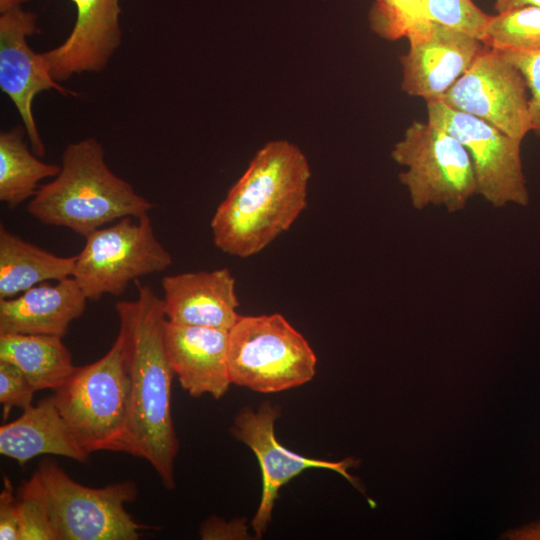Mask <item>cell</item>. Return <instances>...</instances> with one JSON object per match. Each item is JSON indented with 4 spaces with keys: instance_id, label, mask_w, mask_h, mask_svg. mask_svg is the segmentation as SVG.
Here are the masks:
<instances>
[{
    "instance_id": "obj_5",
    "label": "cell",
    "mask_w": 540,
    "mask_h": 540,
    "mask_svg": "<svg viewBox=\"0 0 540 540\" xmlns=\"http://www.w3.org/2000/svg\"><path fill=\"white\" fill-rule=\"evenodd\" d=\"M316 364L308 341L281 314L240 316L229 330L232 384L260 393L281 392L312 380Z\"/></svg>"
},
{
    "instance_id": "obj_23",
    "label": "cell",
    "mask_w": 540,
    "mask_h": 540,
    "mask_svg": "<svg viewBox=\"0 0 540 540\" xmlns=\"http://www.w3.org/2000/svg\"><path fill=\"white\" fill-rule=\"evenodd\" d=\"M20 540H56L41 476L36 470L18 489Z\"/></svg>"
},
{
    "instance_id": "obj_17",
    "label": "cell",
    "mask_w": 540,
    "mask_h": 540,
    "mask_svg": "<svg viewBox=\"0 0 540 540\" xmlns=\"http://www.w3.org/2000/svg\"><path fill=\"white\" fill-rule=\"evenodd\" d=\"M87 297L73 277L40 283L0 300V335L35 334L64 337L86 309Z\"/></svg>"
},
{
    "instance_id": "obj_31",
    "label": "cell",
    "mask_w": 540,
    "mask_h": 540,
    "mask_svg": "<svg viewBox=\"0 0 540 540\" xmlns=\"http://www.w3.org/2000/svg\"><path fill=\"white\" fill-rule=\"evenodd\" d=\"M29 0H0V13L21 7V4Z\"/></svg>"
},
{
    "instance_id": "obj_6",
    "label": "cell",
    "mask_w": 540,
    "mask_h": 540,
    "mask_svg": "<svg viewBox=\"0 0 540 540\" xmlns=\"http://www.w3.org/2000/svg\"><path fill=\"white\" fill-rule=\"evenodd\" d=\"M391 158L405 167L398 179L407 189L414 209L435 206L455 213L476 195L467 150L451 134L428 121L412 122L394 144Z\"/></svg>"
},
{
    "instance_id": "obj_14",
    "label": "cell",
    "mask_w": 540,
    "mask_h": 540,
    "mask_svg": "<svg viewBox=\"0 0 540 540\" xmlns=\"http://www.w3.org/2000/svg\"><path fill=\"white\" fill-rule=\"evenodd\" d=\"M76 21L57 47L40 53L50 76L57 82L75 74L100 72L121 44L119 0H71Z\"/></svg>"
},
{
    "instance_id": "obj_12",
    "label": "cell",
    "mask_w": 540,
    "mask_h": 540,
    "mask_svg": "<svg viewBox=\"0 0 540 540\" xmlns=\"http://www.w3.org/2000/svg\"><path fill=\"white\" fill-rule=\"evenodd\" d=\"M37 14L17 7L0 16V89L16 107L35 155L42 158L46 148L32 112L36 95L56 90L62 95L77 93L61 86L47 71L40 53L27 39L39 31Z\"/></svg>"
},
{
    "instance_id": "obj_8",
    "label": "cell",
    "mask_w": 540,
    "mask_h": 540,
    "mask_svg": "<svg viewBox=\"0 0 540 540\" xmlns=\"http://www.w3.org/2000/svg\"><path fill=\"white\" fill-rule=\"evenodd\" d=\"M124 217L85 237L76 255L72 277L88 300L121 295L131 281L159 273L172 264L169 251L157 239L148 213Z\"/></svg>"
},
{
    "instance_id": "obj_9",
    "label": "cell",
    "mask_w": 540,
    "mask_h": 540,
    "mask_svg": "<svg viewBox=\"0 0 540 540\" xmlns=\"http://www.w3.org/2000/svg\"><path fill=\"white\" fill-rule=\"evenodd\" d=\"M428 122L455 137L471 159L476 194L495 208L527 206L529 191L521 158L522 141L440 100L428 101Z\"/></svg>"
},
{
    "instance_id": "obj_28",
    "label": "cell",
    "mask_w": 540,
    "mask_h": 540,
    "mask_svg": "<svg viewBox=\"0 0 540 540\" xmlns=\"http://www.w3.org/2000/svg\"><path fill=\"white\" fill-rule=\"evenodd\" d=\"M21 521L18 498L11 480L4 476L0 493V539L20 540Z\"/></svg>"
},
{
    "instance_id": "obj_11",
    "label": "cell",
    "mask_w": 540,
    "mask_h": 540,
    "mask_svg": "<svg viewBox=\"0 0 540 540\" xmlns=\"http://www.w3.org/2000/svg\"><path fill=\"white\" fill-rule=\"evenodd\" d=\"M279 415V408L269 402L263 403L257 411L246 407L235 417L231 429L233 435L255 453L261 468V501L251 522L257 537L263 535L271 521L281 487L307 469L332 470L366 495L359 478L347 472L348 468L360 465L359 459L348 457L329 461L305 457L289 450L275 436L274 424Z\"/></svg>"
},
{
    "instance_id": "obj_4",
    "label": "cell",
    "mask_w": 540,
    "mask_h": 540,
    "mask_svg": "<svg viewBox=\"0 0 540 540\" xmlns=\"http://www.w3.org/2000/svg\"><path fill=\"white\" fill-rule=\"evenodd\" d=\"M53 395L77 443L87 452H124L129 379L121 340L97 361L76 367Z\"/></svg>"
},
{
    "instance_id": "obj_27",
    "label": "cell",
    "mask_w": 540,
    "mask_h": 540,
    "mask_svg": "<svg viewBox=\"0 0 540 540\" xmlns=\"http://www.w3.org/2000/svg\"><path fill=\"white\" fill-rule=\"evenodd\" d=\"M502 53L521 72L526 81L529 91L531 132L540 137V50Z\"/></svg>"
},
{
    "instance_id": "obj_24",
    "label": "cell",
    "mask_w": 540,
    "mask_h": 540,
    "mask_svg": "<svg viewBox=\"0 0 540 540\" xmlns=\"http://www.w3.org/2000/svg\"><path fill=\"white\" fill-rule=\"evenodd\" d=\"M368 18L371 30L389 41L407 38L426 19L423 0H375Z\"/></svg>"
},
{
    "instance_id": "obj_21",
    "label": "cell",
    "mask_w": 540,
    "mask_h": 540,
    "mask_svg": "<svg viewBox=\"0 0 540 540\" xmlns=\"http://www.w3.org/2000/svg\"><path fill=\"white\" fill-rule=\"evenodd\" d=\"M25 133L23 124L0 133V200L9 208L31 199L38 183L55 177L61 168L33 155L24 141Z\"/></svg>"
},
{
    "instance_id": "obj_7",
    "label": "cell",
    "mask_w": 540,
    "mask_h": 540,
    "mask_svg": "<svg viewBox=\"0 0 540 540\" xmlns=\"http://www.w3.org/2000/svg\"><path fill=\"white\" fill-rule=\"evenodd\" d=\"M37 470L47 492L56 540H136L142 530L150 529L125 509L137 496L134 482L88 487L51 458L41 461Z\"/></svg>"
},
{
    "instance_id": "obj_16",
    "label": "cell",
    "mask_w": 540,
    "mask_h": 540,
    "mask_svg": "<svg viewBox=\"0 0 540 540\" xmlns=\"http://www.w3.org/2000/svg\"><path fill=\"white\" fill-rule=\"evenodd\" d=\"M161 284L170 322L230 330L241 316L235 279L227 268L167 275Z\"/></svg>"
},
{
    "instance_id": "obj_29",
    "label": "cell",
    "mask_w": 540,
    "mask_h": 540,
    "mask_svg": "<svg viewBox=\"0 0 540 540\" xmlns=\"http://www.w3.org/2000/svg\"><path fill=\"white\" fill-rule=\"evenodd\" d=\"M503 538L520 540H540V521L529 524L520 529L509 530L503 535Z\"/></svg>"
},
{
    "instance_id": "obj_25",
    "label": "cell",
    "mask_w": 540,
    "mask_h": 540,
    "mask_svg": "<svg viewBox=\"0 0 540 540\" xmlns=\"http://www.w3.org/2000/svg\"><path fill=\"white\" fill-rule=\"evenodd\" d=\"M424 16L482 41L490 15L472 0H423Z\"/></svg>"
},
{
    "instance_id": "obj_3",
    "label": "cell",
    "mask_w": 540,
    "mask_h": 540,
    "mask_svg": "<svg viewBox=\"0 0 540 540\" xmlns=\"http://www.w3.org/2000/svg\"><path fill=\"white\" fill-rule=\"evenodd\" d=\"M104 156L96 138L69 143L60 172L38 187L28 213L42 224L65 227L83 237L106 223L149 213L154 205L117 176Z\"/></svg>"
},
{
    "instance_id": "obj_15",
    "label": "cell",
    "mask_w": 540,
    "mask_h": 540,
    "mask_svg": "<svg viewBox=\"0 0 540 540\" xmlns=\"http://www.w3.org/2000/svg\"><path fill=\"white\" fill-rule=\"evenodd\" d=\"M164 340L172 370L189 395L219 399L228 391L229 330L167 320Z\"/></svg>"
},
{
    "instance_id": "obj_1",
    "label": "cell",
    "mask_w": 540,
    "mask_h": 540,
    "mask_svg": "<svg viewBox=\"0 0 540 540\" xmlns=\"http://www.w3.org/2000/svg\"><path fill=\"white\" fill-rule=\"evenodd\" d=\"M138 296L118 301V338L129 379V416L124 452L146 460L167 489L175 488L178 439L171 413L174 372L164 340L163 299L136 280Z\"/></svg>"
},
{
    "instance_id": "obj_20",
    "label": "cell",
    "mask_w": 540,
    "mask_h": 540,
    "mask_svg": "<svg viewBox=\"0 0 540 540\" xmlns=\"http://www.w3.org/2000/svg\"><path fill=\"white\" fill-rule=\"evenodd\" d=\"M0 360L17 366L36 391L59 388L76 366L62 337L35 334H1Z\"/></svg>"
},
{
    "instance_id": "obj_18",
    "label": "cell",
    "mask_w": 540,
    "mask_h": 540,
    "mask_svg": "<svg viewBox=\"0 0 540 540\" xmlns=\"http://www.w3.org/2000/svg\"><path fill=\"white\" fill-rule=\"evenodd\" d=\"M0 453L24 466L40 455L63 456L80 463L89 459L62 418L53 396L23 410L16 420L0 427Z\"/></svg>"
},
{
    "instance_id": "obj_10",
    "label": "cell",
    "mask_w": 540,
    "mask_h": 540,
    "mask_svg": "<svg viewBox=\"0 0 540 540\" xmlns=\"http://www.w3.org/2000/svg\"><path fill=\"white\" fill-rule=\"evenodd\" d=\"M523 141L531 132L529 91L521 72L499 50L484 46L468 70L439 99Z\"/></svg>"
},
{
    "instance_id": "obj_13",
    "label": "cell",
    "mask_w": 540,
    "mask_h": 540,
    "mask_svg": "<svg viewBox=\"0 0 540 540\" xmlns=\"http://www.w3.org/2000/svg\"><path fill=\"white\" fill-rule=\"evenodd\" d=\"M402 55V90L426 102L439 100L468 70L485 46L463 32L424 19L407 38Z\"/></svg>"
},
{
    "instance_id": "obj_2",
    "label": "cell",
    "mask_w": 540,
    "mask_h": 540,
    "mask_svg": "<svg viewBox=\"0 0 540 540\" xmlns=\"http://www.w3.org/2000/svg\"><path fill=\"white\" fill-rule=\"evenodd\" d=\"M311 170L287 140L260 148L211 220L215 245L240 258L257 254L295 222L307 204Z\"/></svg>"
},
{
    "instance_id": "obj_22",
    "label": "cell",
    "mask_w": 540,
    "mask_h": 540,
    "mask_svg": "<svg viewBox=\"0 0 540 540\" xmlns=\"http://www.w3.org/2000/svg\"><path fill=\"white\" fill-rule=\"evenodd\" d=\"M483 44L501 52L540 50V8L526 6L490 15Z\"/></svg>"
},
{
    "instance_id": "obj_26",
    "label": "cell",
    "mask_w": 540,
    "mask_h": 540,
    "mask_svg": "<svg viewBox=\"0 0 540 540\" xmlns=\"http://www.w3.org/2000/svg\"><path fill=\"white\" fill-rule=\"evenodd\" d=\"M35 392L31 382L17 366L0 360V403L5 418L13 407L22 410L31 407Z\"/></svg>"
},
{
    "instance_id": "obj_30",
    "label": "cell",
    "mask_w": 540,
    "mask_h": 540,
    "mask_svg": "<svg viewBox=\"0 0 540 540\" xmlns=\"http://www.w3.org/2000/svg\"><path fill=\"white\" fill-rule=\"evenodd\" d=\"M533 6L540 8V0H495L494 10L497 13H502L505 11Z\"/></svg>"
},
{
    "instance_id": "obj_19",
    "label": "cell",
    "mask_w": 540,
    "mask_h": 540,
    "mask_svg": "<svg viewBox=\"0 0 540 540\" xmlns=\"http://www.w3.org/2000/svg\"><path fill=\"white\" fill-rule=\"evenodd\" d=\"M76 255H55L0 225V300L13 298L48 280L72 277Z\"/></svg>"
}]
</instances>
